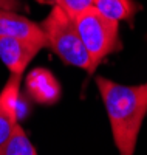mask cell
Masks as SVG:
<instances>
[{
    "label": "cell",
    "mask_w": 147,
    "mask_h": 155,
    "mask_svg": "<svg viewBox=\"0 0 147 155\" xmlns=\"http://www.w3.org/2000/svg\"><path fill=\"white\" fill-rule=\"evenodd\" d=\"M113 134L121 155H133L142 121L147 115V84L126 85L104 76L96 78Z\"/></svg>",
    "instance_id": "cell-1"
},
{
    "label": "cell",
    "mask_w": 147,
    "mask_h": 155,
    "mask_svg": "<svg viewBox=\"0 0 147 155\" xmlns=\"http://www.w3.org/2000/svg\"><path fill=\"white\" fill-rule=\"evenodd\" d=\"M41 27L47 37V48H51L62 62L87 70L90 74L93 73L90 54L77 33L74 19H71L60 6H53L50 14L42 20Z\"/></svg>",
    "instance_id": "cell-2"
},
{
    "label": "cell",
    "mask_w": 147,
    "mask_h": 155,
    "mask_svg": "<svg viewBox=\"0 0 147 155\" xmlns=\"http://www.w3.org/2000/svg\"><path fill=\"white\" fill-rule=\"evenodd\" d=\"M74 23L87 53L90 54L91 68L95 73L107 56L121 48L119 23L104 17L93 6L76 16Z\"/></svg>",
    "instance_id": "cell-3"
},
{
    "label": "cell",
    "mask_w": 147,
    "mask_h": 155,
    "mask_svg": "<svg viewBox=\"0 0 147 155\" xmlns=\"http://www.w3.org/2000/svg\"><path fill=\"white\" fill-rule=\"evenodd\" d=\"M0 36L20 39L41 48H47V37L41 25L17 14L12 9L0 8Z\"/></svg>",
    "instance_id": "cell-4"
},
{
    "label": "cell",
    "mask_w": 147,
    "mask_h": 155,
    "mask_svg": "<svg viewBox=\"0 0 147 155\" xmlns=\"http://www.w3.org/2000/svg\"><path fill=\"white\" fill-rule=\"evenodd\" d=\"M22 74H11L0 92V144H3L19 123V95Z\"/></svg>",
    "instance_id": "cell-5"
},
{
    "label": "cell",
    "mask_w": 147,
    "mask_h": 155,
    "mask_svg": "<svg viewBox=\"0 0 147 155\" xmlns=\"http://www.w3.org/2000/svg\"><path fill=\"white\" fill-rule=\"evenodd\" d=\"M25 88H26V95L34 102L42 106L56 104L60 99V93H62L59 81L54 78V74L42 67L34 68L26 74Z\"/></svg>",
    "instance_id": "cell-6"
},
{
    "label": "cell",
    "mask_w": 147,
    "mask_h": 155,
    "mask_svg": "<svg viewBox=\"0 0 147 155\" xmlns=\"http://www.w3.org/2000/svg\"><path fill=\"white\" fill-rule=\"evenodd\" d=\"M42 48L34 44L0 36V59L11 74H23L30 62Z\"/></svg>",
    "instance_id": "cell-7"
},
{
    "label": "cell",
    "mask_w": 147,
    "mask_h": 155,
    "mask_svg": "<svg viewBox=\"0 0 147 155\" xmlns=\"http://www.w3.org/2000/svg\"><path fill=\"white\" fill-rule=\"evenodd\" d=\"M93 8L115 22H133L141 5L135 0H93Z\"/></svg>",
    "instance_id": "cell-8"
},
{
    "label": "cell",
    "mask_w": 147,
    "mask_h": 155,
    "mask_svg": "<svg viewBox=\"0 0 147 155\" xmlns=\"http://www.w3.org/2000/svg\"><path fill=\"white\" fill-rule=\"evenodd\" d=\"M0 155H39L36 147L25 134L22 126L17 123L12 134L3 144H0Z\"/></svg>",
    "instance_id": "cell-9"
},
{
    "label": "cell",
    "mask_w": 147,
    "mask_h": 155,
    "mask_svg": "<svg viewBox=\"0 0 147 155\" xmlns=\"http://www.w3.org/2000/svg\"><path fill=\"white\" fill-rule=\"evenodd\" d=\"M56 5L60 6L71 19H74L81 12L93 6V0H57Z\"/></svg>",
    "instance_id": "cell-10"
},
{
    "label": "cell",
    "mask_w": 147,
    "mask_h": 155,
    "mask_svg": "<svg viewBox=\"0 0 147 155\" xmlns=\"http://www.w3.org/2000/svg\"><path fill=\"white\" fill-rule=\"evenodd\" d=\"M20 6L19 0H0V8L2 9H17Z\"/></svg>",
    "instance_id": "cell-11"
},
{
    "label": "cell",
    "mask_w": 147,
    "mask_h": 155,
    "mask_svg": "<svg viewBox=\"0 0 147 155\" xmlns=\"http://www.w3.org/2000/svg\"><path fill=\"white\" fill-rule=\"evenodd\" d=\"M48 2H51L53 5H56V2H57V0H48Z\"/></svg>",
    "instance_id": "cell-12"
},
{
    "label": "cell",
    "mask_w": 147,
    "mask_h": 155,
    "mask_svg": "<svg viewBox=\"0 0 147 155\" xmlns=\"http://www.w3.org/2000/svg\"><path fill=\"white\" fill-rule=\"evenodd\" d=\"M145 84H147V82H145Z\"/></svg>",
    "instance_id": "cell-13"
}]
</instances>
